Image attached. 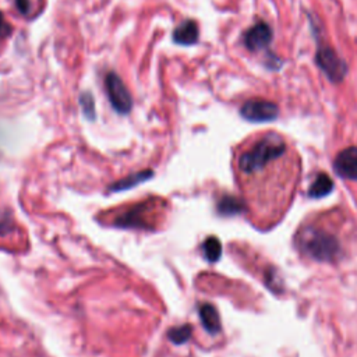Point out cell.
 I'll use <instances>...</instances> for the list:
<instances>
[{"label":"cell","mask_w":357,"mask_h":357,"mask_svg":"<svg viewBox=\"0 0 357 357\" xmlns=\"http://www.w3.org/2000/svg\"><path fill=\"white\" fill-rule=\"evenodd\" d=\"M105 85L113 109L120 114H127L132 107V98L121 78L116 73L110 71L105 78Z\"/></svg>","instance_id":"4"},{"label":"cell","mask_w":357,"mask_h":357,"mask_svg":"<svg viewBox=\"0 0 357 357\" xmlns=\"http://www.w3.org/2000/svg\"><path fill=\"white\" fill-rule=\"evenodd\" d=\"M198 24L194 20L183 21L173 32V40L178 45H194L198 40Z\"/></svg>","instance_id":"9"},{"label":"cell","mask_w":357,"mask_h":357,"mask_svg":"<svg viewBox=\"0 0 357 357\" xmlns=\"http://www.w3.org/2000/svg\"><path fill=\"white\" fill-rule=\"evenodd\" d=\"M298 250L315 261L333 262L342 254L339 237L329 229L319 225L300 227L296 237Z\"/></svg>","instance_id":"2"},{"label":"cell","mask_w":357,"mask_h":357,"mask_svg":"<svg viewBox=\"0 0 357 357\" xmlns=\"http://www.w3.org/2000/svg\"><path fill=\"white\" fill-rule=\"evenodd\" d=\"M153 199L144 201L137 205H131L130 208L120 212L114 223L121 227H151L152 226V216H153Z\"/></svg>","instance_id":"3"},{"label":"cell","mask_w":357,"mask_h":357,"mask_svg":"<svg viewBox=\"0 0 357 357\" xmlns=\"http://www.w3.org/2000/svg\"><path fill=\"white\" fill-rule=\"evenodd\" d=\"M79 105L82 107V112L88 120L95 119V105H93V98L89 92H84L79 95Z\"/></svg>","instance_id":"16"},{"label":"cell","mask_w":357,"mask_h":357,"mask_svg":"<svg viewBox=\"0 0 357 357\" xmlns=\"http://www.w3.org/2000/svg\"><path fill=\"white\" fill-rule=\"evenodd\" d=\"M191 332H192V326L185 324V325H180V326H174V328L169 329L167 337L176 344H183L184 342H187L190 339Z\"/></svg>","instance_id":"14"},{"label":"cell","mask_w":357,"mask_h":357,"mask_svg":"<svg viewBox=\"0 0 357 357\" xmlns=\"http://www.w3.org/2000/svg\"><path fill=\"white\" fill-rule=\"evenodd\" d=\"M240 114L254 123H261V121H271L275 120L279 114V109L276 103L265 99H248L247 102L243 103L240 109Z\"/></svg>","instance_id":"6"},{"label":"cell","mask_w":357,"mask_h":357,"mask_svg":"<svg viewBox=\"0 0 357 357\" xmlns=\"http://www.w3.org/2000/svg\"><path fill=\"white\" fill-rule=\"evenodd\" d=\"M237 172L254 212L262 222L282 215L296 185L298 162L280 134L262 132L237 156Z\"/></svg>","instance_id":"1"},{"label":"cell","mask_w":357,"mask_h":357,"mask_svg":"<svg viewBox=\"0 0 357 357\" xmlns=\"http://www.w3.org/2000/svg\"><path fill=\"white\" fill-rule=\"evenodd\" d=\"M151 176H152V172H149V170L141 172V173H138V174H134V176L126 177V178H123L121 181L116 183V184L112 187V190H113V191L126 190V188H128V187H132V185H135V184H138V183H141V181H144V180L149 178Z\"/></svg>","instance_id":"15"},{"label":"cell","mask_w":357,"mask_h":357,"mask_svg":"<svg viewBox=\"0 0 357 357\" xmlns=\"http://www.w3.org/2000/svg\"><path fill=\"white\" fill-rule=\"evenodd\" d=\"M317 63L325 75L333 82L342 81L346 75V63L329 46H319L317 52Z\"/></svg>","instance_id":"5"},{"label":"cell","mask_w":357,"mask_h":357,"mask_svg":"<svg viewBox=\"0 0 357 357\" xmlns=\"http://www.w3.org/2000/svg\"><path fill=\"white\" fill-rule=\"evenodd\" d=\"M202 250H204L205 258H206L209 262H216V261L220 258V254H222V244H220L219 238L211 236V237H208V238L204 241Z\"/></svg>","instance_id":"12"},{"label":"cell","mask_w":357,"mask_h":357,"mask_svg":"<svg viewBox=\"0 0 357 357\" xmlns=\"http://www.w3.org/2000/svg\"><path fill=\"white\" fill-rule=\"evenodd\" d=\"M199 318H201V322H202L204 328L211 335H216L220 331L219 314H218L216 308L212 304H208V303L201 304V307H199Z\"/></svg>","instance_id":"10"},{"label":"cell","mask_w":357,"mask_h":357,"mask_svg":"<svg viewBox=\"0 0 357 357\" xmlns=\"http://www.w3.org/2000/svg\"><path fill=\"white\" fill-rule=\"evenodd\" d=\"M218 209L220 213L223 215H233V213H238L244 209L243 206V202L240 199H237L236 197H230V195H226L223 197L219 204H218Z\"/></svg>","instance_id":"13"},{"label":"cell","mask_w":357,"mask_h":357,"mask_svg":"<svg viewBox=\"0 0 357 357\" xmlns=\"http://www.w3.org/2000/svg\"><path fill=\"white\" fill-rule=\"evenodd\" d=\"M11 32V26L4 21L3 14L0 13V36H7Z\"/></svg>","instance_id":"18"},{"label":"cell","mask_w":357,"mask_h":357,"mask_svg":"<svg viewBox=\"0 0 357 357\" xmlns=\"http://www.w3.org/2000/svg\"><path fill=\"white\" fill-rule=\"evenodd\" d=\"M271 40H272V29L264 21L254 24L244 33V45L251 52H258L268 47Z\"/></svg>","instance_id":"7"},{"label":"cell","mask_w":357,"mask_h":357,"mask_svg":"<svg viewBox=\"0 0 357 357\" xmlns=\"http://www.w3.org/2000/svg\"><path fill=\"white\" fill-rule=\"evenodd\" d=\"M15 6L21 14L28 15L31 13V3L29 0H15Z\"/></svg>","instance_id":"17"},{"label":"cell","mask_w":357,"mask_h":357,"mask_svg":"<svg viewBox=\"0 0 357 357\" xmlns=\"http://www.w3.org/2000/svg\"><path fill=\"white\" fill-rule=\"evenodd\" d=\"M333 167L340 177L357 180V146H349L337 153Z\"/></svg>","instance_id":"8"},{"label":"cell","mask_w":357,"mask_h":357,"mask_svg":"<svg viewBox=\"0 0 357 357\" xmlns=\"http://www.w3.org/2000/svg\"><path fill=\"white\" fill-rule=\"evenodd\" d=\"M333 190V183L331 177L326 173H319L312 184L308 188V195L314 198H321L326 194H329Z\"/></svg>","instance_id":"11"}]
</instances>
